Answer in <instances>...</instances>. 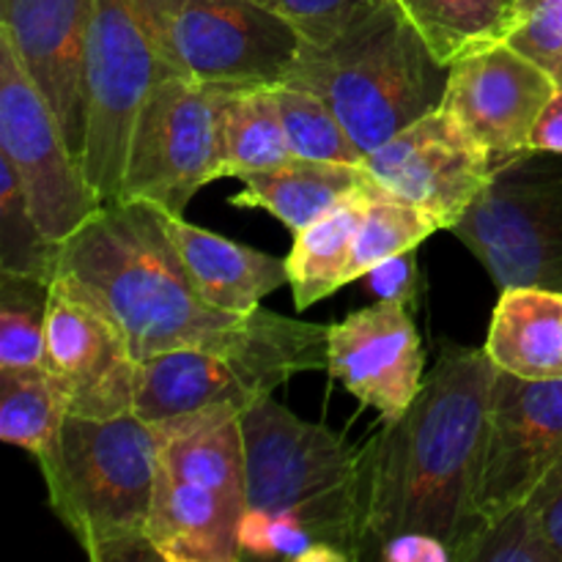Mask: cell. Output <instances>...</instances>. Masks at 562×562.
I'll return each mask as SVG.
<instances>
[{"label": "cell", "instance_id": "8fae6325", "mask_svg": "<svg viewBox=\"0 0 562 562\" xmlns=\"http://www.w3.org/2000/svg\"><path fill=\"white\" fill-rule=\"evenodd\" d=\"M379 192L423 209L450 231L481 198L494 176V157L439 104L366 154Z\"/></svg>", "mask_w": 562, "mask_h": 562}, {"label": "cell", "instance_id": "f1b7e54d", "mask_svg": "<svg viewBox=\"0 0 562 562\" xmlns=\"http://www.w3.org/2000/svg\"><path fill=\"white\" fill-rule=\"evenodd\" d=\"M437 231L439 223L428 217L423 209L395 201V198L384 195V192H376L368 201L360 231H357L355 250H351L349 283L362 280L376 263L387 261V258L417 250V245H423Z\"/></svg>", "mask_w": 562, "mask_h": 562}, {"label": "cell", "instance_id": "1f68e13d", "mask_svg": "<svg viewBox=\"0 0 562 562\" xmlns=\"http://www.w3.org/2000/svg\"><path fill=\"white\" fill-rule=\"evenodd\" d=\"M467 562H554V558L538 530L530 505L521 503L508 516L486 527Z\"/></svg>", "mask_w": 562, "mask_h": 562}, {"label": "cell", "instance_id": "9c48e42d", "mask_svg": "<svg viewBox=\"0 0 562 562\" xmlns=\"http://www.w3.org/2000/svg\"><path fill=\"white\" fill-rule=\"evenodd\" d=\"M170 75L154 55L132 0H93L86 33V151L82 170L102 198L121 195L132 126L143 99L159 77Z\"/></svg>", "mask_w": 562, "mask_h": 562}, {"label": "cell", "instance_id": "836d02e7", "mask_svg": "<svg viewBox=\"0 0 562 562\" xmlns=\"http://www.w3.org/2000/svg\"><path fill=\"white\" fill-rule=\"evenodd\" d=\"M554 562H562V456L527 499Z\"/></svg>", "mask_w": 562, "mask_h": 562}, {"label": "cell", "instance_id": "8d00e7d4", "mask_svg": "<svg viewBox=\"0 0 562 562\" xmlns=\"http://www.w3.org/2000/svg\"><path fill=\"white\" fill-rule=\"evenodd\" d=\"M536 151H554L562 154V82H558L552 102L543 108L541 119H538L536 130L530 135V146Z\"/></svg>", "mask_w": 562, "mask_h": 562}, {"label": "cell", "instance_id": "f546056e", "mask_svg": "<svg viewBox=\"0 0 562 562\" xmlns=\"http://www.w3.org/2000/svg\"><path fill=\"white\" fill-rule=\"evenodd\" d=\"M241 560H294V562H349L338 549L324 547L296 521L245 510L239 521Z\"/></svg>", "mask_w": 562, "mask_h": 562}, {"label": "cell", "instance_id": "9a60e30c", "mask_svg": "<svg viewBox=\"0 0 562 562\" xmlns=\"http://www.w3.org/2000/svg\"><path fill=\"white\" fill-rule=\"evenodd\" d=\"M423 344L412 311L379 300L329 327L327 373L382 420L404 415L423 387Z\"/></svg>", "mask_w": 562, "mask_h": 562}, {"label": "cell", "instance_id": "d6a6232c", "mask_svg": "<svg viewBox=\"0 0 562 562\" xmlns=\"http://www.w3.org/2000/svg\"><path fill=\"white\" fill-rule=\"evenodd\" d=\"M258 3L289 20L302 42L322 44L333 38L371 0H258Z\"/></svg>", "mask_w": 562, "mask_h": 562}, {"label": "cell", "instance_id": "e575fe53", "mask_svg": "<svg viewBox=\"0 0 562 562\" xmlns=\"http://www.w3.org/2000/svg\"><path fill=\"white\" fill-rule=\"evenodd\" d=\"M368 289L376 294V300L401 302L412 311L417 305V256L415 250L401 252V256L387 258L376 263L371 272L362 278Z\"/></svg>", "mask_w": 562, "mask_h": 562}, {"label": "cell", "instance_id": "30bf717a", "mask_svg": "<svg viewBox=\"0 0 562 562\" xmlns=\"http://www.w3.org/2000/svg\"><path fill=\"white\" fill-rule=\"evenodd\" d=\"M0 157L20 176L44 234L64 245L99 209L102 198L71 154L44 93L0 36Z\"/></svg>", "mask_w": 562, "mask_h": 562}, {"label": "cell", "instance_id": "83f0119b", "mask_svg": "<svg viewBox=\"0 0 562 562\" xmlns=\"http://www.w3.org/2000/svg\"><path fill=\"white\" fill-rule=\"evenodd\" d=\"M53 283L0 272V368H42Z\"/></svg>", "mask_w": 562, "mask_h": 562}, {"label": "cell", "instance_id": "4fadbf2b", "mask_svg": "<svg viewBox=\"0 0 562 562\" xmlns=\"http://www.w3.org/2000/svg\"><path fill=\"white\" fill-rule=\"evenodd\" d=\"M42 371L64 395L69 415L108 420L135 406L137 360L124 333L58 280H53Z\"/></svg>", "mask_w": 562, "mask_h": 562}, {"label": "cell", "instance_id": "4dcf8cb0", "mask_svg": "<svg viewBox=\"0 0 562 562\" xmlns=\"http://www.w3.org/2000/svg\"><path fill=\"white\" fill-rule=\"evenodd\" d=\"M505 42L562 82V0H516V27Z\"/></svg>", "mask_w": 562, "mask_h": 562}, {"label": "cell", "instance_id": "3957f363", "mask_svg": "<svg viewBox=\"0 0 562 562\" xmlns=\"http://www.w3.org/2000/svg\"><path fill=\"white\" fill-rule=\"evenodd\" d=\"M450 66L395 0H371L333 38L302 42L285 86L318 93L366 154L437 110Z\"/></svg>", "mask_w": 562, "mask_h": 562}, {"label": "cell", "instance_id": "7c38bea8", "mask_svg": "<svg viewBox=\"0 0 562 562\" xmlns=\"http://www.w3.org/2000/svg\"><path fill=\"white\" fill-rule=\"evenodd\" d=\"M562 456V379L497 373L477 467L475 508L486 527L530 499Z\"/></svg>", "mask_w": 562, "mask_h": 562}, {"label": "cell", "instance_id": "8992f818", "mask_svg": "<svg viewBox=\"0 0 562 562\" xmlns=\"http://www.w3.org/2000/svg\"><path fill=\"white\" fill-rule=\"evenodd\" d=\"M165 71L203 82L280 86L300 47L289 20L258 0H132Z\"/></svg>", "mask_w": 562, "mask_h": 562}, {"label": "cell", "instance_id": "d6986e66", "mask_svg": "<svg viewBox=\"0 0 562 562\" xmlns=\"http://www.w3.org/2000/svg\"><path fill=\"white\" fill-rule=\"evenodd\" d=\"M165 225L203 300L225 313H252L261 300L289 283L285 258L239 245L165 212Z\"/></svg>", "mask_w": 562, "mask_h": 562}, {"label": "cell", "instance_id": "ba28073f", "mask_svg": "<svg viewBox=\"0 0 562 562\" xmlns=\"http://www.w3.org/2000/svg\"><path fill=\"white\" fill-rule=\"evenodd\" d=\"M234 86L159 77L132 126L119 201H146L184 217L198 190L223 179V110Z\"/></svg>", "mask_w": 562, "mask_h": 562}, {"label": "cell", "instance_id": "5b68a950", "mask_svg": "<svg viewBox=\"0 0 562 562\" xmlns=\"http://www.w3.org/2000/svg\"><path fill=\"white\" fill-rule=\"evenodd\" d=\"M247 510L296 521L346 560L366 558L362 450L267 395L241 415Z\"/></svg>", "mask_w": 562, "mask_h": 562}, {"label": "cell", "instance_id": "44dd1931", "mask_svg": "<svg viewBox=\"0 0 562 562\" xmlns=\"http://www.w3.org/2000/svg\"><path fill=\"white\" fill-rule=\"evenodd\" d=\"M483 349L499 371L519 379H562V291L538 285L499 291Z\"/></svg>", "mask_w": 562, "mask_h": 562}, {"label": "cell", "instance_id": "ffe728a7", "mask_svg": "<svg viewBox=\"0 0 562 562\" xmlns=\"http://www.w3.org/2000/svg\"><path fill=\"white\" fill-rule=\"evenodd\" d=\"M241 184L245 190L231 198V206L263 209L294 234L333 212L346 198L379 190L362 165L302 157H291L278 168L245 176Z\"/></svg>", "mask_w": 562, "mask_h": 562}, {"label": "cell", "instance_id": "e0dca14e", "mask_svg": "<svg viewBox=\"0 0 562 562\" xmlns=\"http://www.w3.org/2000/svg\"><path fill=\"white\" fill-rule=\"evenodd\" d=\"M289 376L274 368L203 349L146 357L135 373V412L151 426L212 415H245Z\"/></svg>", "mask_w": 562, "mask_h": 562}, {"label": "cell", "instance_id": "d4e9b609", "mask_svg": "<svg viewBox=\"0 0 562 562\" xmlns=\"http://www.w3.org/2000/svg\"><path fill=\"white\" fill-rule=\"evenodd\" d=\"M66 401L42 368L11 371L0 368V439L27 450L33 459L44 453L64 426Z\"/></svg>", "mask_w": 562, "mask_h": 562}, {"label": "cell", "instance_id": "cb8c5ba5", "mask_svg": "<svg viewBox=\"0 0 562 562\" xmlns=\"http://www.w3.org/2000/svg\"><path fill=\"white\" fill-rule=\"evenodd\" d=\"M274 86H234L223 110V176L245 179L291 159Z\"/></svg>", "mask_w": 562, "mask_h": 562}, {"label": "cell", "instance_id": "277c9868", "mask_svg": "<svg viewBox=\"0 0 562 562\" xmlns=\"http://www.w3.org/2000/svg\"><path fill=\"white\" fill-rule=\"evenodd\" d=\"M162 439L135 412L108 420L66 415L38 456L49 508L88 560H159L148 543Z\"/></svg>", "mask_w": 562, "mask_h": 562}, {"label": "cell", "instance_id": "6da1fadb", "mask_svg": "<svg viewBox=\"0 0 562 562\" xmlns=\"http://www.w3.org/2000/svg\"><path fill=\"white\" fill-rule=\"evenodd\" d=\"M55 280L108 313L135 360L203 349L274 368L285 376L327 371L329 327L272 311L225 313L192 283L165 225L146 201L104 203L60 247Z\"/></svg>", "mask_w": 562, "mask_h": 562}, {"label": "cell", "instance_id": "4316f807", "mask_svg": "<svg viewBox=\"0 0 562 562\" xmlns=\"http://www.w3.org/2000/svg\"><path fill=\"white\" fill-rule=\"evenodd\" d=\"M274 97L294 157L346 165L366 162V151L351 140L335 110L318 93L280 82L274 86Z\"/></svg>", "mask_w": 562, "mask_h": 562}, {"label": "cell", "instance_id": "7a4b0ae2", "mask_svg": "<svg viewBox=\"0 0 562 562\" xmlns=\"http://www.w3.org/2000/svg\"><path fill=\"white\" fill-rule=\"evenodd\" d=\"M499 368L486 349L445 346L409 409L362 448L366 558L401 532H428L467 562L486 525L477 467Z\"/></svg>", "mask_w": 562, "mask_h": 562}, {"label": "cell", "instance_id": "52a82bcc", "mask_svg": "<svg viewBox=\"0 0 562 562\" xmlns=\"http://www.w3.org/2000/svg\"><path fill=\"white\" fill-rule=\"evenodd\" d=\"M450 234L470 247L499 291H562V154L525 148L497 159L488 187Z\"/></svg>", "mask_w": 562, "mask_h": 562}, {"label": "cell", "instance_id": "484cf974", "mask_svg": "<svg viewBox=\"0 0 562 562\" xmlns=\"http://www.w3.org/2000/svg\"><path fill=\"white\" fill-rule=\"evenodd\" d=\"M60 247L44 234L22 190L20 176L0 157V272L53 283L58 274Z\"/></svg>", "mask_w": 562, "mask_h": 562}, {"label": "cell", "instance_id": "5bb4252c", "mask_svg": "<svg viewBox=\"0 0 562 562\" xmlns=\"http://www.w3.org/2000/svg\"><path fill=\"white\" fill-rule=\"evenodd\" d=\"M558 80L508 42L475 49L450 64L442 108L492 151L494 162L530 146Z\"/></svg>", "mask_w": 562, "mask_h": 562}, {"label": "cell", "instance_id": "2e32d148", "mask_svg": "<svg viewBox=\"0 0 562 562\" xmlns=\"http://www.w3.org/2000/svg\"><path fill=\"white\" fill-rule=\"evenodd\" d=\"M91 9L93 0H0V36L44 93L80 165L86 151L82 55Z\"/></svg>", "mask_w": 562, "mask_h": 562}, {"label": "cell", "instance_id": "7402d4cb", "mask_svg": "<svg viewBox=\"0 0 562 562\" xmlns=\"http://www.w3.org/2000/svg\"><path fill=\"white\" fill-rule=\"evenodd\" d=\"M376 192L379 190L357 192V195L338 203L333 212L324 214L322 220L296 231L294 247L285 258L296 311H307L316 302L327 300L338 289L349 285L357 231H360L368 201Z\"/></svg>", "mask_w": 562, "mask_h": 562}, {"label": "cell", "instance_id": "ac0fdd59", "mask_svg": "<svg viewBox=\"0 0 562 562\" xmlns=\"http://www.w3.org/2000/svg\"><path fill=\"white\" fill-rule=\"evenodd\" d=\"M247 503L184 481L159 464L148 543L165 562H241L239 521Z\"/></svg>", "mask_w": 562, "mask_h": 562}, {"label": "cell", "instance_id": "d590c367", "mask_svg": "<svg viewBox=\"0 0 562 562\" xmlns=\"http://www.w3.org/2000/svg\"><path fill=\"white\" fill-rule=\"evenodd\" d=\"M376 558L387 562H453V552L428 532H401L379 547Z\"/></svg>", "mask_w": 562, "mask_h": 562}, {"label": "cell", "instance_id": "603a6c76", "mask_svg": "<svg viewBox=\"0 0 562 562\" xmlns=\"http://www.w3.org/2000/svg\"><path fill=\"white\" fill-rule=\"evenodd\" d=\"M442 64L505 42L516 27V0H395Z\"/></svg>", "mask_w": 562, "mask_h": 562}]
</instances>
